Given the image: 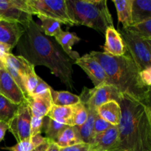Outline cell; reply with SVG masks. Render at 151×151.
<instances>
[{"instance_id": "6da1fadb", "label": "cell", "mask_w": 151, "mask_h": 151, "mask_svg": "<svg viewBox=\"0 0 151 151\" xmlns=\"http://www.w3.org/2000/svg\"><path fill=\"white\" fill-rule=\"evenodd\" d=\"M24 29V32L17 44L20 55L34 66H45L66 86L72 88V65L75 62L55 40L44 35L33 19Z\"/></svg>"}, {"instance_id": "7a4b0ae2", "label": "cell", "mask_w": 151, "mask_h": 151, "mask_svg": "<svg viewBox=\"0 0 151 151\" xmlns=\"http://www.w3.org/2000/svg\"><path fill=\"white\" fill-rule=\"evenodd\" d=\"M117 125L119 144L114 151H151V109L122 94Z\"/></svg>"}, {"instance_id": "3957f363", "label": "cell", "mask_w": 151, "mask_h": 151, "mask_svg": "<svg viewBox=\"0 0 151 151\" xmlns=\"http://www.w3.org/2000/svg\"><path fill=\"white\" fill-rule=\"evenodd\" d=\"M93 56L103 66L109 79V85L114 86L123 95L150 107V87L142 82L139 69L127 52L122 56H111L92 51Z\"/></svg>"}, {"instance_id": "277c9868", "label": "cell", "mask_w": 151, "mask_h": 151, "mask_svg": "<svg viewBox=\"0 0 151 151\" xmlns=\"http://www.w3.org/2000/svg\"><path fill=\"white\" fill-rule=\"evenodd\" d=\"M68 14L75 25L88 27L102 33L114 27L106 0H66Z\"/></svg>"}, {"instance_id": "5b68a950", "label": "cell", "mask_w": 151, "mask_h": 151, "mask_svg": "<svg viewBox=\"0 0 151 151\" xmlns=\"http://www.w3.org/2000/svg\"><path fill=\"white\" fill-rule=\"evenodd\" d=\"M127 51L139 71L151 67V40L140 36L130 27L119 30Z\"/></svg>"}, {"instance_id": "8992f818", "label": "cell", "mask_w": 151, "mask_h": 151, "mask_svg": "<svg viewBox=\"0 0 151 151\" xmlns=\"http://www.w3.org/2000/svg\"><path fill=\"white\" fill-rule=\"evenodd\" d=\"M31 15L44 16L60 22L63 24L74 26L68 14L66 0H26Z\"/></svg>"}, {"instance_id": "52a82bcc", "label": "cell", "mask_w": 151, "mask_h": 151, "mask_svg": "<svg viewBox=\"0 0 151 151\" xmlns=\"http://www.w3.org/2000/svg\"><path fill=\"white\" fill-rule=\"evenodd\" d=\"M122 95L113 86L104 85L98 88H84L79 97L81 102L87 108L97 110L100 106L109 101L114 100L119 103Z\"/></svg>"}, {"instance_id": "ba28073f", "label": "cell", "mask_w": 151, "mask_h": 151, "mask_svg": "<svg viewBox=\"0 0 151 151\" xmlns=\"http://www.w3.org/2000/svg\"><path fill=\"white\" fill-rule=\"evenodd\" d=\"M30 109L25 100L18 106V109L12 119L9 121L8 130L17 142L30 138Z\"/></svg>"}, {"instance_id": "9c48e42d", "label": "cell", "mask_w": 151, "mask_h": 151, "mask_svg": "<svg viewBox=\"0 0 151 151\" xmlns=\"http://www.w3.org/2000/svg\"><path fill=\"white\" fill-rule=\"evenodd\" d=\"M0 19L24 27L32 20V16L26 0H0Z\"/></svg>"}, {"instance_id": "30bf717a", "label": "cell", "mask_w": 151, "mask_h": 151, "mask_svg": "<svg viewBox=\"0 0 151 151\" xmlns=\"http://www.w3.org/2000/svg\"><path fill=\"white\" fill-rule=\"evenodd\" d=\"M86 73L92 81L94 88L109 85V79L100 63L91 55L86 54L75 62Z\"/></svg>"}, {"instance_id": "8fae6325", "label": "cell", "mask_w": 151, "mask_h": 151, "mask_svg": "<svg viewBox=\"0 0 151 151\" xmlns=\"http://www.w3.org/2000/svg\"><path fill=\"white\" fill-rule=\"evenodd\" d=\"M0 94L14 104L26 100V97L5 68L0 69Z\"/></svg>"}, {"instance_id": "7c38bea8", "label": "cell", "mask_w": 151, "mask_h": 151, "mask_svg": "<svg viewBox=\"0 0 151 151\" xmlns=\"http://www.w3.org/2000/svg\"><path fill=\"white\" fill-rule=\"evenodd\" d=\"M119 144V131L117 125L93 137L90 142L91 151H114Z\"/></svg>"}, {"instance_id": "4fadbf2b", "label": "cell", "mask_w": 151, "mask_h": 151, "mask_svg": "<svg viewBox=\"0 0 151 151\" xmlns=\"http://www.w3.org/2000/svg\"><path fill=\"white\" fill-rule=\"evenodd\" d=\"M24 32V27L20 24L0 19V43L10 50L17 46Z\"/></svg>"}, {"instance_id": "5bb4252c", "label": "cell", "mask_w": 151, "mask_h": 151, "mask_svg": "<svg viewBox=\"0 0 151 151\" xmlns=\"http://www.w3.org/2000/svg\"><path fill=\"white\" fill-rule=\"evenodd\" d=\"M106 43L103 46V53L111 56H122L127 53L124 41L120 34L114 27H109L106 31Z\"/></svg>"}, {"instance_id": "9a60e30c", "label": "cell", "mask_w": 151, "mask_h": 151, "mask_svg": "<svg viewBox=\"0 0 151 151\" xmlns=\"http://www.w3.org/2000/svg\"><path fill=\"white\" fill-rule=\"evenodd\" d=\"M26 100L30 109L32 116L38 118L47 116L53 105L50 91L41 95L27 96Z\"/></svg>"}, {"instance_id": "2e32d148", "label": "cell", "mask_w": 151, "mask_h": 151, "mask_svg": "<svg viewBox=\"0 0 151 151\" xmlns=\"http://www.w3.org/2000/svg\"><path fill=\"white\" fill-rule=\"evenodd\" d=\"M55 40L58 44V45L61 47L63 51L73 60L76 61L81 56L78 54V52L74 51L72 50V46L81 41V38L74 32H70L69 31H63L55 37Z\"/></svg>"}, {"instance_id": "e0dca14e", "label": "cell", "mask_w": 151, "mask_h": 151, "mask_svg": "<svg viewBox=\"0 0 151 151\" xmlns=\"http://www.w3.org/2000/svg\"><path fill=\"white\" fill-rule=\"evenodd\" d=\"M4 68L7 66L16 71L22 78V81L28 73L35 70V66L21 55L16 56L12 53L7 54L4 57Z\"/></svg>"}, {"instance_id": "ac0fdd59", "label": "cell", "mask_w": 151, "mask_h": 151, "mask_svg": "<svg viewBox=\"0 0 151 151\" xmlns=\"http://www.w3.org/2000/svg\"><path fill=\"white\" fill-rule=\"evenodd\" d=\"M97 114L111 125H118L120 119L121 109L116 101H109L97 109Z\"/></svg>"}, {"instance_id": "d6986e66", "label": "cell", "mask_w": 151, "mask_h": 151, "mask_svg": "<svg viewBox=\"0 0 151 151\" xmlns=\"http://www.w3.org/2000/svg\"><path fill=\"white\" fill-rule=\"evenodd\" d=\"M151 19V0H132V25Z\"/></svg>"}, {"instance_id": "ffe728a7", "label": "cell", "mask_w": 151, "mask_h": 151, "mask_svg": "<svg viewBox=\"0 0 151 151\" xmlns=\"http://www.w3.org/2000/svg\"><path fill=\"white\" fill-rule=\"evenodd\" d=\"M83 142L78 130L75 126H66L59 135L55 144L60 148L69 147Z\"/></svg>"}, {"instance_id": "44dd1931", "label": "cell", "mask_w": 151, "mask_h": 151, "mask_svg": "<svg viewBox=\"0 0 151 151\" xmlns=\"http://www.w3.org/2000/svg\"><path fill=\"white\" fill-rule=\"evenodd\" d=\"M87 108V107H86ZM88 109V117L85 123L81 126H75L78 130L79 135L81 137L83 142L90 144L93 139V128H94V122L97 112L96 109Z\"/></svg>"}, {"instance_id": "7402d4cb", "label": "cell", "mask_w": 151, "mask_h": 151, "mask_svg": "<svg viewBox=\"0 0 151 151\" xmlns=\"http://www.w3.org/2000/svg\"><path fill=\"white\" fill-rule=\"evenodd\" d=\"M72 112H73L72 106H58L52 105L47 116L63 125L72 126L71 119H72Z\"/></svg>"}, {"instance_id": "603a6c76", "label": "cell", "mask_w": 151, "mask_h": 151, "mask_svg": "<svg viewBox=\"0 0 151 151\" xmlns=\"http://www.w3.org/2000/svg\"><path fill=\"white\" fill-rule=\"evenodd\" d=\"M117 11L118 21L122 23L124 28L129 27L132 25L131 20V4L132 0H113Z\"/></svg>"}, {"instance_id": "cb8c5ba5", "label": "cell", "mask_w": 151, "mask_h": 151, "mask_svg": "<svg viewBox=\"0 0 151 151\" xmlns=\"http://www.w3.org/2000/svg\"><path fill=\"white\" fill-rule=\"evenodd\" d=\"M52 104L58 106H72L81 102L79 96L74 94L69 91H55L50 88Z\"/></svg>"}, {"instance_id": "d4e9b609", "label": "cell", "mask_w": 151, "mask_h": 151, "mask_svg": "<svg viewBox=\"0 0 151 151\" xmlns=\"http://www.w3.org/2000/svg\"><path fill=\"white\" fill-rule=\"evenodd\" d=\"M66 126L68 125L56 122L49 117L46 118L45 116L44 118V126H43V129H44V132L47 136L45 138H47L50 142L55 143L60 134Z\"/></svg>"}, {"instance_id": "484cf974", "label": "cell", "mask_w": 151, "mask_h": 151, "mask_svg": "<svg viewBox=\"0 0 151 151\" xmlns=\"http://www.w3.org/2000/svg\"><path fill=\"white\" fill-rule=\"evenodd\" d=\"M38 17L41 22L40 27L45 35L55 38L62 32L60 22L44 16H38Z\"/></svg>"}, {"instance_id": "4316f807", "label": "cell", "mask_w": 151, "mask_h": 151, "mask_svg": "<svg viewBox=\"0 0 151 151\" xmlns=\"http://www.w3.org/2000/svg\"><path fill=\"white\" fill-rule=\"evenodd\" d=\"M47 141H48L47 138L43 137L41 134H38L35 137L17 142L16 145L9 147L8 150L10 151H31Z\"/></svg>"}, {"instance_id": "83f0119b", "label": "cell", "mask_w": 151, "mask_h": 151, "mask_svg": "<svg viewBox=\"0 0 151 151\" xmlns=\"http://www.w3.org/2000/svg\"><path fill=\"white\" fill-rule=\"evenodd\" d=\"M18 109V105L14 104L10 100L0 94V121L8 122Z\"/></svg>"}, {"instance_id": "f1b7e54d", "label": "cell", "mask_w": 151, "mask_h": 151, "mask_svg": "<svg viewBox=\"0 0 151 151\" xmlns=\"http://www.w3.org/2000/svg\"><path fill=\"white\" fill-rule=\"evenodd\" d=\"M72 107L73 112L71 119L72 126H81L85 123L88 117V109L82 102L74 105Z\"/></svg>"}, {"instance_id": "f546056e", "label": "cell", "mask_w": 151, "mask_h": 151, "mask_svg": "<svg viewBox=\"0 0 151 151\" xmlns=\"http://www.w3.org/2000/svg\"><path fill=\"white\" fill-rule=\"evenodd\" d=\"M132 30L146 39L151 40V19L129 27Z\"/></svg>"}, {"instance_id": "4dcf8cb0", "label": "cell", "mask_w": 151, "mask_h": 151, "mask_svg": "<svg viewBox=\"0 0 151 151\" xmlns=\"http://www.w3.org/2000/svg\"><path fill=\"white\" fill-rule=\"evenodd\" d=\"M111 126H113V125H111L109 122H106L105 119H103V118H101L98 114H97L95 119H94V122L93 137L95 135H97V134H101V133L107 131V130L109 129V128H110Z\"/></svg>"}, {"instance_id": "1f68e13d", "label": "cell", "mask_w": 151, "mask_h": 151, "mask_svg": "<svg viewBox=\"0 0 151 151\" xmlns=\"http://www.w3.org/2000/svg\"><path fill=\"white\" fill-rule=\"evenodd\" d=\"M44 118H38L34 116H31L30 137L41 134V133L42 132L43 126H44Z\"/></svg>"}, {"instance_id": "d6a6232c", "label": "cell", "mask_w": 151, "mask_h": 151, "mask_svg": "<svg viewBox=\"0 0 151 151\" xmlns=\"http://www.w3.org/2000/svg\"><path fill=\"white\" fill-rule=\"evenodd\" d=\"M51 87L45 82L43 79H41L39 76H38V83H37L36 87H35V90L33 91L32 94L29 96H35V95H41L45 93L48 92L50 91Z\"/></svg>"}, {"instance_id": "836d02e7", "label": "cell", "mask_w": 151, "mask_h": 151, "mask_svg": "<svg viewBox=\"0 0 151 151\" xmlns=\"http://www.w3.org/2000/svg\"><path fill=\"white\" fill-rule=\"evenodd\" d=\"M60 151H91L89 144L81 142L69 147L60 148Z\"/></svg>"}, {"instance_id": "e575fe53", "label": "cell", "mask_w": 151, "mask_h": 151, "mask_svg": "<svg viewBox=\"0 0 151 151\" xmlns=\"http://www.w3.org/2000/svg\"><path fill=\"white\" fill-rule=\"evenodd\" d=\"M140 79L142 82L147 87H150L151 85V67L144 69L139 72Z\"/></svg>"}, {"instance_id": "d590c367", "label": "cell", "mask_w": 151, "mask_h": 151, "mask_svg": "<svg viewBox=\"0 0 151 151\" xmlns=\"http://www.w3.org/2000/svg\"><path fill=\"white\" fill-rule=\"evenodd\" d=\"M7 130H8V123L4 121H0V142L2 141Z\"/></svg>"}, {"instance_id": "8d00e7d4", "label": "cell", "mask_w": 151, "mask_h": 151, "mask_svg": "<svg viewBox=\"0 0 151 151\" xmlns=\"http://www.w3.org/2000/svg\"><path fill=\"white\" fill-rule=\"evenodd\" d=\"M50 142L49 141H47L46 142L43 143V144H41V145L38 146L37 147H35V149H33L31 151H46L47 150V148H48V147L50 146Z\"/></svg>"}, {"instance_id": "74e56055", "label": "cell", "mask_w": 151, "mask_h": 151, "mask_svg": "<svg viewBox=\"0 0 151 151\" xmlns=\"http://www.w3.org/2000/svg\"><path fill=\"white\" fill-rule=\"evenodd\" d=\"M46 151H60V147L54 142H51Z\"/></svg>"}, {"instance_id": "f35d334b", "label": "cell", "mask_w": 151, "mask_h": 151, "mask_svg": "<svg viewBox=\"0 0 151 151\" xmlns=\"http://www.w3.org/2000/svg\"><path fill=\"white\" fill-rule=\"evenodd\" d=\"M6 55L3 54L1 51H0V69H3L4 68V57Z\"/></svg>"}, {"instance_id": "ab89813d", "label": "cell", "mask_w": 151, "mask_h": 151, "mask_svg": "<svg viewBox=\"0 0 151 151\" xmlns=\"http://www.w3.org/2000/svg\"></svg>"}]
</instances>
